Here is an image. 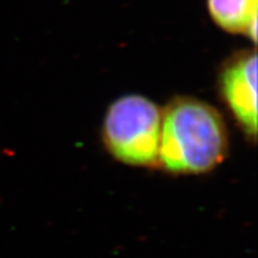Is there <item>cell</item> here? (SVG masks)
<instances>
[{"label": "cell", "instance_id": "obj_1", "mask_svg": "<svg viewBox=\"0 0 258 258\" xmlns=\"http://www.w3.org/2000/svg\"><path fill=\"white\" fill-rule=\"evenodd\" d=\"M228 152L222 116L207 103L178 97L161 110L158 166L173 175H200L214 170Z\"/></svg>", "mask_w": 258, "mask_h": 258}, {"label": "cell", "instance_id": "obj_2", "mask_svg": "<svg viewBox=\"0 0 258 258\" xmlns=\"http://www.w3.org/2000/svg\"><path fill=\"white\" fill-rule=\"evenodd\" d=\"M161 110L144 96L129 95L109 106L103 123V144L122 164L158 166Z\"/></svg>", "mask_w": 258, "mask_h": 258}, {"label": "cell", "instance_id": "obj_3", "mask_svg": "<svg viewBox=\"0 0 258 258\" xmlns=\"http://www.w3.org/2000/svg\"><path fill=\"white\" fill-rule=\"evenodd\" d=\"M220 92L226 105L247 138L257 135V54L243 51L232 57L220 74Z\"/></svg>", "mask_w": 258, "mask_h": 258}, {"label": "cell", "instance_id": "obj_4", "mask_svg": "<svg viewBox=\"0 0 258 258\" xmlns=\"http://www.w3.org/2000/svg\"><path fill=\"white\" fill-rule=\"evenodd\" d=\"M258 0H207L213 21L230 32L257 38Z\"/></svg>", "mask_w": 258, "mask_h": 258}]
</instances>
